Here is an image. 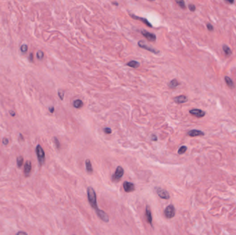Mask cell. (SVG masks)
<instances>
[{
	"mask_svg": "<svg viewBox=\"0 0 236 235\" xmlns=\"http://www.w3.org/2000/svg\"><path fill=\"white\" fill-rule=\"evenodd\" d=\"M155 191H156V193L157 194L161 199H166L168 200L170 199V195H169V193L168 191L166 190L163 188L160 187H155Z\"/></svg>",
	"mask_w": 236,
	"mask_h": 235,
	"instance_id": "5",
	"label": "cell"
},
{
	"mask_svg": "<svg viewBox=\"0 0 236 235\" xmlns=\"http://www.w3.org/2000/svg\"><path fill=\"white\" fill-rule=\"evenodd\" d=\"M188 101L187 97L185 95H180L174 98V102L177 104H183V103L186 102Z\"/></svg>",
	"mask_w": 236,
	"mask_h": 235,
	"instance_id": "15",
	"label": "cell"
},
{
	"mask_svg": "<svg viewBox=\"0 0 236 235\" xmlns=\"http://www.w3.org/2000/svg\"><path fill=\"white\" fill-rule=\"evenodd\" d=\"M48 110H49L50 112L53 113V112H54V110H55V108H54L53 106H51V107H49V108H48Z\"/></svg>",
	"mask_w": 236,
	"mask_h": 235,
	"instance_id": "36",
	"label": "cell"
},
{
	"mask_svg": "<svg viewBox=\"0 0 236 235\" xmlns=\"http://www.w3.org/2000/svg\"><path fill=\"white\" fill-rule=\"evenodd\" d=\"M29 61L31 62H32L33 61V53H31L30 54V56H29Z\"/></svg>",
	"mask_w": 236,
	"mask_h": 235,
	"instance_id": "35",
	"label": "cell"
},
{
	"mask_svg": "<svg viewBox=\"0 0 236 235\" xmlns=\"http://www.w3.org/2000/svg\"><path fill=\"white\" fill-rule=\"evenodd\" d=\"M54 142H55L57 148V149L60 148V143H59L58 139H57V137H54Z\"/></svg>",
	"mask_w": 236,
	"mask_h": 235,
	"instance_id": "27",
	"label": "cell"
},
{
	"mask_svg": "<svg viewBox=\"0 0 236 235\" xmlns=\"http://www.w3.org/2000/svg\"><path fill=\"white\" fill-rule=\"evenodd\" d=\"M20 50H21V51L22 52V53H26V52H27V50H28L27 45H26V44L22 45V46H21V47H20Z\"/></svg>",
	"mask_w": 236,
	"mask_h": 235,
	"instance_id": "26",
	"label": "cell"
},
{
	"mask_svg": "<svg viewBox=\"0 0 236 235\" xmlns=\"http://www.w3.org/2000/svg\"><path fill=\"white\" fill-rule=\"evenodd\" d=\"M207 29H208V30H209V31H212V30H213V26L212 25H211V24H207Z\"/></svg>",
	"mask_w": 236,
	"mask_h": 235,
	"instance_id": "32",
	"label": "cell"
},
{
	"mask_svg": "<svg viewBox=\"0 0 236 235\" xmlns=\"http://www.w3.org/2000/svg\"><path fill=\"white\" fill-rule=\"evenodd\" d=\"M73 105L75 108H82L84 104L81 100H76L73 102Z\"/></svg>",
	"mask_w": 236,
	"mask_h": 235,
	"instance_id": "19",
	"label": "cell"
},
{
	"mask_svg": "<svg viewBox=\"0 0 236 235\" xmlns=\"http://www.w3.org/2000/svg\"><path fill=\"white\" fill-rule=\"evenodd\" d=\"M226 2H229V3H234V1H228V0H226Z\"/></svg>",
	"mask_w": 236,
	"mask_h": 235,
	"instance_id": "38",
	"label": "cell"
},
{
	"mask_svg": "<svg viewBox=\"0 0 236 235\" xmlns=\"http://www.w3.org/2000/svg\"><path fill=\"white\" fill-rule=\"evenodd\" d=\"M189 113L191 114L192 115H194L195 116H197V117H203L205 115V112L200 109H192L189 110Z\"/></svg>",
	"mask_w": 236,
	"mask_h": 235,
	"instance_id": "11",
	"label": "cell"
},
{
	"mask_svg": "<svg viewBox=\"0 0 236 235\" xmlns=\"http://www.w3.org/2000/svg\"><path fill=\"white\" fill-rule=\"evenodd\" d=\"M187 135H188V136H190V137H197V136H204V133H203L202 131H201V130H190L188 133H187Z\"/></svg>",
	"mask_w": 236,
	"mask_h": 235,
	"instance_id": "14",
	"label": "cell"
},
{
	"mask_svg": "<svg viewBox=\"0 0 236 235\" xmlns=\"http://www.w3.org/2000/svg\"><path fill=\"white\" fill-rule=\"evenodd\" d=\"M127 65L129 67L133 68H137L140 66V64L135 60H131L127 64Z\"/></svg>",
	"mask_w": 236,
	"mask_h": 235,
	"instance_id": "17",
	"label": "cell"
},
{
	"mask_svg": "<svg viewBox=\"0 0 236 235\" xmlns=\"http://www.w3.org/2000/svg\"><path fill=\"white\" fill-rule=\"evenodd\" d=\"M145 217H146V221L148 223L150 224V226H151L152 228H153V217H152V213H151V210L150 209L149 206L147 205L146 207V210H145Z\"/></svg>",
	"mask_w": 236,
	"mask_h": 235,
	"instance_id": "9",
	"label": "cell"
},
{
	"mask_svg": "<svg viewBox=\"0 0 236 235\" xmlns=\"http://www.w3.org/2000/svg\"><path fill=\"white\" fill-rule=\"evenodd\" d=\"M16 235H28V234L26 232H24V231H20V232L17 233Z\"/></svg>",
	"mask_w": 236,
	"mask_h": 235,
	"instance_id": "34",
	"label": "cell"
},
{
	"mask_svg": "<svg viewBox=\"0 0 236 235\" xmlns=\"http://www.w3.org/2000/svg\"><path fill=\"white\" fill-rule=\"evenodd\" d=\"M44 57V54L41 50H39V51H37V57L38 60H42Z\"/></svg>",
	"mask_w": 236,
	"mask_h": 235,
	"instance_id": "24",
	"label": "cell"
},
{
	"mask_svg": "<svg viewBox=\"0 0 236 235\" xmlns=\"http://www.w3.org/2000/svg\"><path fill=\"white\" fill-rule=\"evenodd\" d=\"M95 212L97 214V215L99 217V218L101 220H102L103 221L106 223H108L109 221V217H108V215L104 211L100 210V209H98L97 210H96Z\"/></svg>",
	"mask_w": 236,
	"mask_h": 235,
	"instance_id": "7",
	"label": "cell"
},
{
	"mask_svg": "<svg viewBox=\"0 0 236 235\" xmlns=\"http://www.w3.org/2000/svg\"><path fill=\"white\" fill-rule=\"evenodd\" d=\"M35 152L39 165L40 166H43L45 163V159H46L44 150V149L42 148V147H41V146L37 145L36 147Z\"/></svg>",
	"mask_w": 236,
	"mask_h": 235,
	"instance_id": "2",
	"label": "cell"
},
{
	"mask_svg": "<svg viewBox=\"0 0 236 235\" xmlns=\"http://www.w3.org/2000/svg\"><path fill=\"white\" fill-rule=\"evenodd\" d=\"M224 81H225V82L226 83L227 86L229 87V88H234V83H233V80L231 79L229 77H227V76L224 77Z\"/></svg>",
	"mask_w": 236,
	"mask_h": 235,
	"instance_id": "18",
	"label": "cell"
},
{
	"mask_svg": "<svg viewBox=\"0 0 236 235\" xmlns=\"http://www.w3.org/2000/svg\"><path fill=\"white\" fill-rule=\"evenodd\" d=\"M187 150V147L186 146H182L180 148L179 150H178V154H182L186 152V151Z\"/></svg>",
	"mask_w": 236,
	"mask_h": 235,
	"instance_id": "23",
	"label": "cell"
},
{
	"mask_svg": "<svg viewBox=\"0 0 236 235\" xmlns=\"http://www.w3.org/2000/svg\"><path fill=\"white\" fill-rule=\"evenodd\" d=\"M141 33L144 37H146L148 41H155L156 40V35L155 34L151 33L148 32L147 30H141Z\"/></svg>",
	"mask_w": 236,
	"mask_h": 235,
	"instance_id": "10",
	"label": "cell"
},
{
	"mask_svg": "<svg viewBox=\"0 0 236 235\" xmlns=\"http://www.w3.org/2000/svg\"><path fill=\"white\" fill-rule=\"evenodd\" d=\"M23 163H24V158L21 156H18V157L17 158V166H18V168L22 167V165H23Z\"/></svg>",
	"mask_w": 236,
	"mask_h": 235,
	"instance_id": "22",
	"label": "cell"
},
{
	"mask_svg": "<svg viewBox=\"0 0 236 235\" xmlns=\"http://www.w3.org/2000/svg\"><path fill=\"white\" fill-rule=\"evenodd\" d=\"M85 166H86V170L88 173L91 174L93 172V169H92V163L90 159H86L85 161Z\"/></svg>",
	"mask_w": 236,
	"mask_h": 235,
	"instance_id": "16",
	"label": "cell"
},
{
	"mask_svg": "<svg viewBox=\"0 0 236 235\" xmlns=\"http://www.w3.org/2000/svg\"><path fill=\"white\" fill-rule=\"evenodd\" d=\"M124 173V169L122 168V166L117 167L114 175H112L111 177L112 181L115 183L120 181L121 180V179L122 178V177H123Z\"/></svg>",
	"mask_w": 236,
	"mask_h": 235,
	"instance_id": "3",
	"label": "cell"
},
{
	"mask_svg": "<svg viewBox=\"0 0 236 235\" xmlns=\"http://www.w3.org/2000/svg\"><path fill=\"white\" fill-rule=\"evenodd\" d=\"M222 48H223L224 52L225 55H227V56H230V55L232 54V51H231V48L228 46H226V45H225V44L223 45Z\"/></svg>",
	"mask_w": 236,
	"mask_h": 235,
	"instance_id": "20",
	"label": "cell"
},
{
	"mask_svg": "<svg viewBox=\"0 0 236 235\" xmlns=\"http://www.w3.org/2000/svg\"><path fill=\"white\" fill-rule=\"evenodd\" d=\"M123 188L126 192H132L135 190V184L129 181H124L123 183Z\"/></svg>",
	"mask_w": 236,
	"mask_h": 235,
	"instance_id": "8",
	"label": "cell"
},
{
	"mask_svg": "<svg viewBox=\"0 0 236 235\" xmlns=\"http://www.w3.org/2000/svg\"><path fill=\"white\" fill-rule=\"evenodd\" d=\"M137 44H138V46H139V47H140V48H144V49L148 50V51L151 52V53H153L154 54H158L159 53H160L159 50L155 49V48H152V47L151 46H148L147 43H146L144 41H138Z\"/></svg>",
	"mask_w": 236,
	"mask_h": 235,
	"instance_id": "6",
	"label": "cell"
},
{
	"mask_svg": "<svg viewBox=\"0 0 236 235\" xmlns=\"http://www.w3.org/2000/svg\"><path fill=\"white\" fill-rule=\"evenodd\" d=\"M188 9H189L191 12H194L196 9V8H195V6L193 4H189L188 5Z\"/></svg>",
	"mask_w": 236,
	"mask_h": 235,
	"instance_id": "29",
	"label": "cell"
},
{
	"mask_svg": "<svg viewBox=\"0 0 236 235\" xmlns=\"http://www.w3.org/2000/svg\"><path fill=\"white\" fill-rule=\"evenodd\" d=\"M151 140L153 141V142H156L157 141V137L155 135H151Z\"/></svg>",
	"mask_w": 236,
	"mask_h": 235,
	"instance_id": "33",
	"label": "cell"
},
{
	"mask_svg": "<svg viewBox=\"0 0 236 235\" xmlns=\"http://www.w3.org/2000/svg\"><path fill=\"white\" fill-rule=\"evenodd\" d=\"M164 215L167 219L173 218L175 215V208L174 205L171 204L169 205L164 210Z\"/></svg>",
	"mask_w": 236,
	"mask_h": 235,
	"instance_id": "4",
	"label": "cell"
},
{
	"mask_svg": "<svg viewBox=\"0 0 236 235\" xmlns=\"http://www.w3.org/2000/svg\"><path fill=\"white\" fill-rule=\"evenodd\" d=\"M20 137H21V138H20V139H23V136H22V135H21V134H20Z\"/></svg>",
	"mask_w": 236,
	"mask_h": 235,
	"instance_id": "39",
	"label": "cell"
},
{
	"mask_svg": "<svg viewBox=\"0 0 236 235\" xmlns=\"http://www.w3.org/2000/svg\"><path fill=\"white\" fill-rule=\"evenodd\" d=\"M87 196H88V200L90 205L94 210H98V206H97V195L95 190L92 188V187H88L87 188Z\"/></svg>",
	"mask_w": 236,
	"mask_h": 235,
	"instance_id": "1",
	"label": "cell"
},
{
	"mask_svg": "<svg viewBox=\"0 0 236 235\" xmlns=\"http://www.w3.org/2000/svg\"><path fill=\"white\" fill-rule=\"evenodd\" d=\"M31 170H32V164H31V162L30 161H27L24 165V175H25L26 177H29L30 176V174H31Z\"/></svg>",
	"mask_w": 236,
	"mask_h": 235,
	"instance_id": "12",
	"label": "cell"
},
{
	"mask_svg": "<svg viewBox=\"0 0 236 235\" xmlns=\"http://www.w3.org/2000/svg\"><path fill=\"white\" fill-rule=\"evenodd\" d=\"M58 95L59 97V98L61 99V100H64V93L62 91V90H58Z\"/></svg>",
	"mask_w": 236,
	"mask_h": 235,
	"instance_id": "28",
	"label": "cell"
},
{
	"mask_svg": "<svg viewBox=\"0 0 236 235\" xmlns=\"http://www.w3.org/2000/svg\"><path fill=\"white\" fill-rule=\"evenodd\" d=\"M178 85H179V82H178L177 79H175L170 81V83H169V87L171 88H175Z\"/></svg>",
	"mask_w": 236,
	"mask_h": 235,
	"instance_id": "21",
	"label": "cell"
},
{
	"mask_svg": "<svg viewBox=\"0 0 236 235\" xmlns=\"http://www.w3.org/2000/svg\"><path fill=\"white\" fill-rule=\"evenodd\" d=\"M9 113H10V115H11L12 116H15V114H16V113L14 112L13 110H10V111H9Z\"/></svg>",
	"mask_w": 236,
	"mask_h": 235,
	"instance_id": "37",
	"label": "cell"
},
{
	"mask_svg": "<svg viewBox=\"0 0 236 235\" xmlns=\"http://www.w3.org/2000/svg\"><path fill=\"white\" fill-rule=\"evenodd\" d=\"M130 15H131V17H132V18L135 19V20H140V21H141V22H143V23L146 24V25L147 26H148V27H151V28L153 27V25H152V24H151V23H150L149 22H148L147 19L144 18V17H140L136 16V15H132V14H131Z\"/></svg>",
	"mask_w": 236,
	"mask_h": 235,
	"instance_id": "13",
	"label": "cell"
},
{
	"mask_svg": "<svg viewBox=\"0 0 236 235\" xmlns=\"http://www.w3.org/2000/svg\"><path fill=\"white\" fill-rule=\"evenodd\" d=\"M8 143H9V140H8V138H6V137H4V138L2 140V144L3 145H8Z\"/></svg>",
	"mask_w": 236,
	"mask_h": 235,
	"instance_id": "31",
	"label": "cell"
},
{
	"mask_svg": "<svg viewBox=\"0 0 236 235\" xmlns=\"http://www.w3.org/2000/svg\"><path fill=\"white\" fill-rule=\"evenodd\" d=\"M104 131L105 133L108 134V135H109V134H111V133H112V130L110 128H108V127H106V128H104Z\"/></svg>",
	"mask_w": 236,
	"mask_h": 235,
	"instance_id": "30",
	"label": "cell"
},
{
	"mask_svg": "<svg viewBox=\"0 0 236 235\" xmlns=\"http://www.w3.org/2000/svg\"><path fill=\"white\" fill-rule=\"evenodd\" d=\"M176 3H178V5H179L180 7L182 8H183V9H184V8H186V6H185V2L183 1V0H180V1H176Z\"/></svg>",
	"mask_w": 236,
	"mask_h": 235,
	"instance_id": "25",
	"label": "cell"
}]
</instances>
